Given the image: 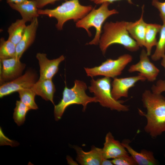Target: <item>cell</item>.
<instances>
[{
    "label": "cell",
    "instance_id": "obj_8",
    "mask_svg": "<svg viewBox=\"0 0 165 165\" xmlns=\"http://www.w3.org/2000/svg\"><path fill=\"white\" fill-rule=\"evenodd\" d=\"M36 79L35 73L28 71L23 75L3 83L0 87V98L22 89L31 88L36 82Z\"/></svg>",
    "mask_w": 165,
    "mask_h": 165
},
{
    "label": "cell",
    "instance_id": "obj_4",
    "mask_svg": "<svg viewBox=\"0 0 165 165\" xmlns=\"http://www.w3.org/2000/svg\"><path fill=\"white\" fill-rule=\"evenodd\" d=\"M87 87L83 81L76 80L74 86L68 88L64 87L62 98L59 103L55 105L54 113L55 120L60 119L66 108L73 104L81 105L83 106V111H85L87 104L92 102H97L95 97H90L86 93Z\"/></svg>",
    "mask_w": 165,
    "mask_h": 165
},
{
    "label": "cell",
    "instance_id": "obj_33",
    "mask_svg": "<svg viewBox=\"0 0 165 165\" xmlns=\"http://www.w3.org/2000/svg\"><path fill=\"white\" fill-rule=\"evenodd\" d=\"M67 160L68 164L70 165H77V162L74 161L73 159L70 156L67 157Z\"/></svg>",
    "mask_w": 165,
    "mask_h": 165
},
{
    "label": "cell",
    "instance_id": "obj_10",
    "mask_svg": "<svg viewBox=\"0 0 165 165\" xmlns=\"http://www.w3.org/2000/svg\"><path fill=\"white\" fill-rule=\"evenodd\" d=\"M146 80L145 77L139 73L134 76L120 78H115L111 83L112 97L117 101L122 97H127L129 89L134 86L138 81H144Z\"/></svg>",
    "mask_w": 165,
    "mask_h": 165
},
{
    "label": "cell",
    "instance_id": "obj_14",
    "mask_svg": "<svg viewBox=\"0 0 165 165\" xmlns=\"http://www.w3.org/2000/svg\"><path fill=\"white\" fill-rule=\"evenodd\" d=\"M38 25V18H35L26 26L21 40L16 46L15 58L20 60L24 53L33 43Z\"/></svg>",
    "mask_w": 165,
    "mask_h": 165
},
{
    "label": "cell",
    "instance_id": "obj_7",
    "mask_svg": "<svg viewBox=\"0 0 165 165\" xmlns=\"http://www.w3.org/2000/svg\"><path fill=\"white\" fill-rule=\"evenodd\" d=\"M132 59L131 55L126 54L120 56L116 59H107L99 66L84 68L87 75L92 78L101 75L114 78L122 74L126 67L132 61Z\"/></svg>",
    "mask_w": 165,
    "mask_h": 165
},
{
    "label": "cell",
    "instance_id": "obj_31",
    "mask_svg": "<svg viewBox=\"0 0 165 165\" xmlns=\"http://www.w3.org/2000/svg\"><path fill=\"white\" fill-rule=\"evenodd\" d=\"M113 165L112 160L103 158L102 161L101 165Z\"/></svg>",
    "mask_w": 165,
    "mask_h": 165
},
{
    "label": "cell",
    "instance_id": "obj_21",
    "mask_svg": "<svg viewBox=\"0 0 165 165\" xmlns=\"http://www.w3.org/2000/svg\"><path fill=\"white\" fill-rule=\"evenodd\" d=\"M26 22L22 19H18L12 23L7 30L9 35L8 39L16 45L21 38L27 26Z\"/></svg>",
    "mask_w": 165,
    "mask_h": 165
},
{
    "label": "cell",
    "instance_id": "obj_25",
    "mask_svg": "<svg viewBox=\"0 0 165 165\" xmlns=\"http://www.w3.org/2000/svg\"><path fill=\"white\" fill-rule=\"evenodd\" d=\"M16 105L13 119L16 124L18 126H20L24 123L26 114L30 109L20 101H17Z\"/></svg>",
    "mask_w": 165,
    "mask_h": 165
},
{
    "label": "cell",
    "instance_id": "obj_1",
    "mask_svg": "<svg viewBox=\"0 0 165 165\" xmlns=\"http://www.w3.org/2000/svg\"><path fill=\"white\" fill-rule=\"evenodd\" d=\"M141 101L147 112L140 109L138 111L147 120L144 130L152 138H156L165 132V97L161 94L146 90L142 94Z\"/></svg>",
    "mask_w": 165,
    "mask_h": 165
},
{
    "label": "cell",
    "instance_id": "obj_26",
    "mask_svg": "<svg viewBox=\"0 0 165 165\" xmlns=\"http://www.w3.org/2000/svg\"><path fill=\"white\" fill-rule=\"evenodd\" d=\"M111 160L113 165H137L133 157L129 154L122 156Z\"/></svg>",
    "mask_w": 165,
    "mask_h": 165
},
{
    "label": "cell",
    "instance_id": "obj_22",
    "mask_svg": "<svg viewBox=\"0 0 165 165\" xmlns=\"http://www.w3.org/2000/svg\"><path fill=\"white\" fill-rule=\"evenodd\" d=\"M0 59L14 58L16 53V45L12 42L2 38L0 41Z\"/></svg>",
    "mask_w": 165,
    "mask_h": 165
},
{
    "label": "cell",
    "instance_id": "obj_11",
    "mask_svg": "<svg viewBox=\"0 0 165 165\" xmlns=\"http://www.w3.org/2000/svg\"><path fill=\"white\" fill-rule=\"evenodd\" d=\"M26 65L15 57L0 60V82L12 80L21 75Z\"/></svg>",
    "mask_w": 165,
    "mask_h": 165
},
{
    "label": "cell",
    "instance_id": "obj_17",
    "mask_svg": "<svg viewBox=\"0 0 165 165\" xmlns=\"http://www.w3.org/2000/svg\"><path fill=\"white\" fill-rule=\"evenodd\" d=\"M144 6L140 19L134 22H127V29L131 37L137 43L140 47L145 46V36L147 23L143 19Z\"/></svg>",
    "mask_w": 165,
    "mask_h": 165
},
{
    "label": "cell",
    "instance_id": "obj_18",
    "mask_svg": "<svg viewBox=\"0 0 165 165\" xmlns=\"http://www.w3.org/2000/svg\"><path fill=\"white\" fill-rule=\"evenodd\" d=\"M8 4L12 9L19 12L22 19L26 22H31L39 15L35 0H27L19 4L11 3Z\"/></svg>",
    "mask_w": 165,
    "mask_h": 165
},
{
    "label": "cell",
    "instance_id": "obj_16",
    "mask_svg": "<svg viewBox=\"0 0 165 165\" xmlns=\"http://www.w3.org/2000/svg\"><path fill=\"white\" fill-rule=\"evenodd\" d=\"M130 140H124L121 142L129 154L134 159L138 165H156L158 162L155 158L153 152L145 149L140 152L135 150L130 145Z\"/></svg>",
    "mask_w": 165,
    "mask_h": 165
},
{
    "label": "cell",
    "instance_id": "obj_23",
    "mask_svg": "<svg viewBox=\"0 0 165 165\" xmlns=\"http://www.w3.org/2000/svg\"><path fill=\"white\" fill-rule=\"evenodd\" d=\"M160 37L156 45V49L151 57L154 61H157L165 55V23L161 25L160 31Z\"/></svg>",
    "mask_w": 165,
    "mask_h": 165
},
{
    "label": "cell",
    "instance_id": "obj_20",
    "mask_svg": "<svg viewBox=\"0 0 165 165\" xmlns=\"http://www.w3.org/2000/svg\"><path fill=\"white\" fill-rule=\"evenodd\" d=\"M161 25L156 24H147L145 36V47L147 55H151L152 47L156 46L157 41V34L160 32Z\"/></svg>",
    "mask_w": 165,
    "mask_h": 165
},
{
    "label": "cell",
    "instance_id": "obj_5",
    "mask_svg": "<svg viewBox=\"0 0 165 165\" xmlns=\"http://www.w3.org/2000/svg\"><path fill=\"white\" fill-rule=\"evenodd\" d=\"M109 4L108 2H105L102 3L98 9H96L95 7L86 15L76 22V27L85 29L90 37L91 36V34L89 31V28L94 27L96 29V34L94 38L87 43V45H98L101 37L102 26L104 22L109 16L119 13L115 9H109L108 6Z\"/></svg>",
    "mask_w": 165,
    "mask_h": 165
},
{
    "label": "cell",
    "instance_id": "obj_30",
    "mask_svg": "<svg viewBox=\"0 0 165 165\" xmlns=\"http://www.w3.org/2000/svg\"><path fill=\"white\" fill-rule=\"evenodd\" d=\"M90 1L93 2L96 4L98 5L102 4L105 2H108L109 4L112 3L113 2L120 1L121 0H89ZM128 3L130 4H132L131 0H127Z\"/></svg>",
    "mask_w": 165,
    "mask_h": 165
},
{
    "label": "cell",
    "instance_id": "obj_24",
    "mask_svg": "<svg viewBox=\"0 0 165 165\" xmlns=\"http://www.w3.org/2000/svg\"><path fill=\"white\" fill-rule=\"evenodd\" d=\"M20 101L30 109L36 110L38 107L35 101L36 95L31 88L22 89L18 91Z\"/></svg>",
    "mask_w": 165,
    "mask_h": 165
},
{
    "label": "cell",
    "instance_id": "obj_19",
    "mask_svg": "<svg viewBox=\"0 0 165 165\" xmlns=\"http://www.w3.org/2000/svg\"><path fill=\"white\" fill-rule=\"evenodd\" d=\"M31 88L36 95L41 96L45 100L50 101L54 104L53 97L56 89L52 79L38 80Z\"/></svg>",
    "mask_w": 165,
    "mask_h": 165
},
{
    "label": "cell",
    "instance_id": "obj_6",
    "mask_svg": "<svg viewBox=\"0 0 165 165\" xmlns=\"http://www.w3.org/2000/svg\"><path fill=\"white\" fill-rule=\"evenodd\" d=\"M110 78L105 77L91 80V85L88 87L90 93H93L98 102L102 106L118 112H127L129 110L128 106L123 104L122 101L115 100L111 94Z\"/></svg>",
    "mask_w": 165,
    "mask_h": 165
},
{
    "label": "cell",
    "instance_id": "obj_9",
    "mask_svg": "<svg viewBox=\"0 0 165 165\" xmlns=\"http://www.w3.org/2000/svg\"><path fill=\"white\" fill-rule=\"evenodd\" d=\"M146 51L142 49L139 62L131 65L128 71L129 73L138 72L139 74L145 77L148 81L152 82L156 79L160 70L150 61Z\"/></svg>",
    "mask_w": 165,
    "mask_h": 165
},
{
    "label": "cell",
    "instance_id": "obj_2",
    "mask_svg": "<svg viewBox=\"0 0 165 165\" xmlns=\"http://www.w3.org/2000/svg\"><path fill=\"white\" fill-rule=\"evenodd\" d=\"M127 22L124 21L106 22L103 27L104 32L100 37V48L103 55L109 46L117 44L131 52L137 51L140 46L130 35L127 29Z\"/></svg>",
    "mask_w": 165,
    "mask_h": 165
},
{
    "label": "cell",
    "instance_id": "obj_28",
    "mask_svg": "<svg viewBox=\"0 0 165 165\" xmlns=\"http://www.w3.org/2000/svg\"><path fill=\"white\" fill-rule=\"evenodd\" d=\"M153 92L161 94L165 91V80L160 79L157 81L155 85H153L151 88Z\"/></svg>",
    "mask_w": 165,
    "mask_h": 165
},
{
    "label": "cell",
    "instance_id": "obj_32",
    "mask_svg": "<svg viewBox=\"0 0 165 165\" xmlns=\"http://www.w3.org/2000/svg\"><path fill=\"white\" fill-rule=\"evenodd\" d=\"M27 0H6V2L8 4L11 3L19 4L22 3Z\"/></svg>",
    "mask_w": 165,
    "mask_h": 165
},
{
    "label": "cell",
    "instance_id": "obj_34",
    "mask_svg": "<svg viewBox=\"0 0 165 165\" xmlns=\"http://www.w3.org/2000/svg\"><path fill=\"white\" fill-rule=\"evenodd\" d=\"M162 59L161 62V65L164 68L165 71V55L162 58ZM165 76V73L164 74Z\"/></svg>",
    "mask_w": 165,
    "mask_h": 165
},
{
    "label": "cell",
    "instance_id": "obj_29",
    "mask_svg": "<svg viewBox=\"0 0 165 165\" xmlns=\"http://www.w3.org/2000/svg\"><path fill=\"white\" fill-rule=\"evenodd\" d=\"M37 7L38 9L41 8L47 5L53 4L56 2L60 0H35ZM65 1L68 0H64Z\"/></svg>",
    "mask_w": 165,
    "mask_h": 165
},
{
    "label": "cell",
    "instance_id": "obj_12",
    "mask_svg": "<svg viewBox=\"0 0 165 165\" xmlns=\"http://www.w3.org/2000/svg\"><path fill=\"white\" fill-rule=\"evenodd\" d=\"M36 57L40 67V80L52 79L58 71L60 64L65 59L62 55L56 59L49 60L46 53H37Z\"/></svg>",
    "mask_w": 165,
    "mask_h": 165
},
{
    "label": "cell",
    "instance_id": "obj_3",
    "mask_svg": "<svg viewBox=\"0 0 165 165\" xmlns=\"http://www.w3.org/2000/svg\"><path fill=\"white\" fill-rule=\"evenodd\" d=\"M93 8L91 5H81L79 0H69L53 9H39L38 13L39 15L55 18L57 22L56 27L58 30H61L66 21L73 20L77 22L86 15Z\"/></svg>",
    "mask_w": 165,
    "mask_h": 165
},
{
    "label": "cell",
    "instance_id": "obj_27",
    "mask_svg": "<svg viewBox=\"0 0 165 165\" xmlns=\"http://www.w3.org/2000/svg\"><path fill=\"white\" fill-rule=\"evenodd\" d=\"M152 5L160 12V16L163 23H165V2H160L158 0H152Z\"/></svg>",
    "mask_w": 165,
    "mask_h": 165
},
{
    "label": "cell",
    "instance_id": "obj_13",
    "mask_svg": "<svg viewBox=\"0 0 165 165\" xmlns=\"http://www.w3.org/2000/svg\"><path fill=\"white\" fill-rule=\"evenodd\" d=\"M102 157L104 159H114L123 155L129 154L121 143L116 140L109 132L106 134L103 147L101 148Z\"/></svg>",
    "mask_w": 165,
    "mask_h": 165
},
{
    "label": "cell",
    "instance_id": "obj_35",
    "mask_svg": "<svg viewBox=\"0 0 165 165\" xmlns=\"http://www.w3.org/2000/svg\"><path fill=\"white\" fill-rule=\"evenodd\" d=\"M164 157H165V153L164 155Z\"/></svg>",
    "mask_w": 165,
    "mask_h": 165
},
{
    "label": "cell",
    "instance_id": "obj_15",
    "mask_svg": "<svg viewBox=\"0 0 165 165\" xmlns=\"http://www.w3.org/2000/svg\"><path fill=\"white\" fill-rule=\"evenodd\" d=\"M77 156V161L82 165H101L103 159L101 152V148L94 146L91 147L89 152H85L79 147L74 145Z\"/></svg>",
    "mask_w": 165,
    "mask_h": 165
}]
</instances>
